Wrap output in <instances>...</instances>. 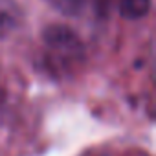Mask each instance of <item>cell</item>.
<instances>
[{"instance_id":"6da1fadb","label":"cell","mask_w":156,"mask_h":156,"mask_svg":"<svg viewBox=\"0 0 156 156\" xmlns=\"http://www.w3.org/2000/svg\"><path fill=\"white\" fill-rule=\"evenodd\" d=\"M44 59L53 75H72L85 62V44L66 24H50L42 31Z\"/></svg>"},{"instance_id":"7a4b0ae2","label":"cell","mask_w":156,"mask_h":156,"mask_svg":"<svg viewBox=\"0 0 156 156\" xmlns=\"http://www.w3.org/2000/svg\"><path fill=\"white\" fill-rule=\"evenodd\" d=\"M24 19V11L17 0H0V41L15 33Z\"/></svg>"},{"instance_id":"3957f363","label":"cell","mask_w":156,"mask_h":156,"mask_svg":"<svg viewBox=\"0 0 156 156\" xmlns=\"http://www.w3.org/2000/svg\"><path fill=\"white\" fill-rule=\"evenodd\" d=\"M119 15L127 20H140L149 15L151 0H119L118 2Z\"/></svg>"},{"instance_id":"277c9868","label":"cell","mask_w":156,"mask_h":156,"mask_svg":"<svg viewBox=\"0 0 156 156\" xmlns=\"http://www.w3.org/2000/svg\"><path fill=\"white\" fill-rule=\"evenodd\" d=\"M44 2L64 17H77L83 13L88 0H44Z\"/></svg>"}]
</instances>
